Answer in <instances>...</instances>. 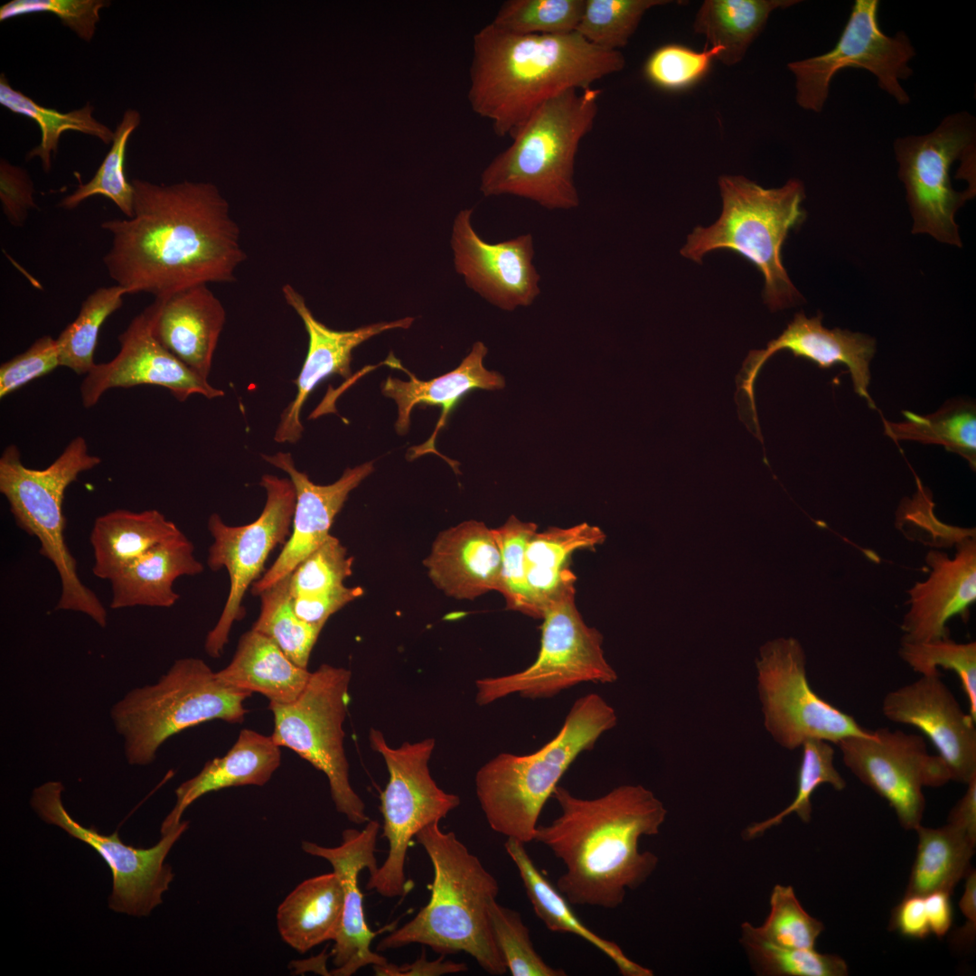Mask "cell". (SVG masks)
<instances>
[{
  "instance_id": "obj_1",
  "label": "cell",
  "mask_w": 976,
  "mask_h": 976,
  "mask_svg": "<svg viewBox=\"0 0 976 976\" xmlns=\"http://www.w3.org/2000/svg\"><path fill=\"white\" fill-rule=\"evenodd\" d=\"M133 216L103 221L111 237L103 263L127 295L155 298L210 283H230L246 259L227 202L206 183L131 181Z\"/></svg>"
},
{
  "instance_id": "obj_2",
  "label": "cell",
  "mask_w": 976,
  "mask_h": 976,
  "mask_svg": "<svg viewBox=\"0 0 976 976\" xmlns=\"http://www.w3.org/2000/svg\"><path fill=\"white\" fill-rule=\"evenodd\" d=\"M552 797L560 814L538 825L533 841L565 865L557 888L570 905L618 907L626 891L643 885L658 865L655 854L640 851L639 840L659 833L667 814L663 803L640 784H623L593 799L558 784Z\"/></svg>"
},
{
  "instance_id": "obj_3",
  "label": "cell",
  "mask_w": 976,
  "mask_h": 976,
  "mask_svg": "<svg viewBox=\"0 0 976 976\" xmlns=\"http://www.w3.org/2000/svg\"><path fill=\"white\" fill-rule=\"evenodd\" d=\"M624 64L621 52L598 48L576 31L521 35L491 23L474 35L467 99L497 136H511L549 99L590 88Z\"/></svg>"
},
{
  "instance_id": "obj_4",
  "label": "cell",
  "mask_w": 976,
  "mask_h": 976,
  "mask_svg": "<svg viewBox=\"0 0 976 976\" xmlns=\"http://www.w3.org/2000/svg\"><path fill=\"white\" fill-rule=\"evenodd\" d=\"M415 838L433 867L430 899L410 921L382 938L377 950L420 943L444 956L465 953L487 973L505 974L489 912L499 894L498 881L454 832L443 831L438 821Z\"/></svg>"
},
{
  "instance_id": "obj_5",
  "label": "cell",
  "mask_w": 976,
  "mask_h": 976,
  "mask_svg": "<svg viewBox=\"0 0 976 976\" xmlns=\"http://www.w3.org/2000/svg\"><path fill=\"white\" fill-rule=\"evenodd\" d=\"M615 709L596 693L577 699L558 733L524 755L502 753L475 774V792L493 831L524 844L534 840L540 814L560 778L583 752L615 727Z\"/></svg>"
},
{
  "instance_id": "obj_6",
  "label": "cell",
  "mask_w": 976,
  "mask_h": 976,
  "mask_svg": "<svg viewBox=\"0 0 976 976\" xmlns=\"http://www.w3.org/2000/svg\"><path fill=\"white\" fill-rule=\"evenodd\" d=\"M602 90L568 89L540 106L511 136L512 143L483 170L484 196L513 195L548 210L578 207L574 165L593 128Z\"/></svg>"
},
{
  "instance_id": "obj_7",
  "label": "cell",
  "mask_w": 976,
  "mask_h": 976,
  "mask_svg": "<svg viewBox=\"0 0 976 976\" xmlns=\"http://www.w3.org/2000/svg\"><path fill=\"white\" fill-rule=\"evenodd\" d=\"M718 187L719 218L709 227H696L680 254L700 264L715 250L737 253L762 273L763 298L771 311L798 304L802 296L783 265L781 250L789 231L805 219L803 183L793 178L782 187L766 189L742 175H723Z\"/></svg>"
},
{
  "instance_id": "obj_8",
  "label": "cell",
  "mask_w": 976,
  "mask_h": 976,
  "mask_svg": "<svg viewBox=\"0 0 976 976\" xmlns=\"http://www.w3.org/2000/svg\"><path fill=\"white\" fill-rule=\"evenodd\" d=\"M101 459L88 451L82 436L73 438L46 468L32 469L21 460L15 445L0 457V493L5 497L18 528L35 537L40 554L54 566L61 591L56 609L82 613L104 628L108 613L97 595L78 575L77 561L64 538V494L78 476L99 465Z\"/></svg>"
},
{
  "instance_id": "obj_9",
  "label": "cell",
  "mask_w": 976,
  "mask_h": 976,
  "mask_svg": "<svg viewBox=\"0 0 976 976\" xmlns=\"http://www.w3.org/2000/svg\"><path fill=\"white\" fill-rule=\"evenodd\" d=\"M252 692L230 687L202 659L176 660L153 684L135 688L116 702L110 718L132 765H147L173 736L207 721L241 723Z\"/></svg>"
},
{
  "instance_id": "obj_10",
  "label": "cell",
  "mask_w": 976,
  "mask_h": 976,
  "mask_svg": "<svg viewBox=\"0 0 976 976\" xmlns=\"http://www.w3.org/2000/svg\"><path fill=\"white\" fill-rule=\"evenodd\" d=\"M352 673L322 664L311 672L301 694L287 704L269 703L274 742L296 752L327 777L335 808L351 822L370 821L365 804L349 780L343 724L350 701Z\"/></svg>"
},
{
  "instance_id": "obj_11",
  "label": "cell",
  "mask_w": 976,
  "mask_h": 976,
  "mask_svg": "<svg viewBox=\"0 0 976 976\" xmlns=\"http://www.w3.org/2000/svg\"><path fill=\"white\" fill-rule=\"evenodd\" d=\"M369 739L371 748L383 756L389 775L380 793L381 837L387 840L389 850L383 864L370 875L366 887L385 897L404 896L413 887L405 873L412 839L456 808L460 798L438 787L429 773L434 738L405 742L393 748L380 731L371 728Z\"/></svg>"
},
{
  "instance_id": "obj_12",
  "label": "cell",
  "mask_w": 976,
  "mask_h": 976,
  "mask_svg": "<svg viewBox=\"0 0 976 976\" xmlns=\"http://www.w3.org/2000/svg\"><path fill=\"white\" fill-rule=\"evenodd\" d=\"M575 592L563 593L544 608L540 647L531 665L519 672L475 681L478 705L511 694L549 699L583 682L616 681L617 674L604 655L603 636L584 622L575 604Z\"/></svg>"
},
{
  "instance_id": "obj_13",
  "label": "cell",
  "mask_w": 976,
  "mask_h": 976,
  "mask_svg": "<svg viewBox=\"0 0 976 976\" xmlns=\"http://www.w3.org/2000/svg\"><path fill=\"white\" fill-rule=\"evenodd\" d=\"M898 177L913 218L912 232L962 247L954 216L975 191H955L950 171L956 160H975L976 121L967 111L947 115L931 132L896 138L893 144Z\"/></svg>"
},
{
  "instance_id": "obj_14",
  "label": "cell",
  "mask_w": 976,
  "mask_h": 976,
  "mask_svg": "<svg viewBox=\"0 0 976 976\" xmlns=\"http://www.w3.org/2000/svg\"><path fill=\"white\" fill-rule=\"evenodd\" d=\"M756 670L765 727L782 747L794 750L808 739L837 745L848 737L872 734L812 689L805 652L795 638L780 637L764 644Z\"/></svg>"
},
{
  "instance_id": "obj_15",
  "label": "cell",
  "mask_w": 976,
  "mask_h": 976,
  "mask_svg": "<svg viewBox=\"0 0 976 976\" xmlns=\"http://www.w3.org/2000/svg\"><path fill=\"white\" fill-rule=\"evenodd\" d=\"M259 485L267 498L260 515L242 526L227 525L212 513L207 522L212 537L207 564L212 571L225 568L230 577L229 595L223 610L204 642L206 653L219 658L229 641L231 627L244 617L242 601L249 586L263 571L270 552L285 544L291 534L296 491L289 478L264 474Z\"/></svg>"
},
{
  "instance_id": "obj_16",
  "label": "cell",
  "mask_w": 976,
  "mask_h": 976,
  "mask_svg": "<svg viewBox=\"0 0 976 976\" xmlns=\"http://www.w3.org/2000/svg\"><path fill=\"white\" fill-rule=\"evenodd\" d=\"M878 8L877 0H856L832 49L787 64L795 78L799 107L821 112L832 79L847 68L867 70L876 77L878 87L899 105L909 104V95L900 81L913 74L909 62L915 50L905 32L894 36L884 33L878 23Z\"/></svg>"
},
{
  "instance_id": "obj_17",
  "label": "cell",
  "mask_w": 976,
  "mask_h": 976,
  "mask_svg": "<svg viewBox=\"0 0 976 976\" xmlns=\"http://www.w3.org/2000/svg\"><path fill=\"white\" fill-rule=\"evenodd\" d=\"M845 766L894 809L901 826L921 825L925 799L923 788L951 781L948 768L927 751L923 737L880 727L868 737H848L837 743Z\"/></svg>"
},
{
  "instance_id": "obj_18",
  "label": "cell",
  "mask_w": 976,
  "mask_h": 976,
  "mask_svg": "<svg viewBox=\"0 0 976 976\" xmlns=\"http://www.w3.org/2000/svg\"><path fill=\"white\" fill-rule=\"evenodd\" d=\"M63 790L61 782L44 783L33 790L32 807L42 821L87 843L103 858L113 876L108 901L111 909L131 915H148L162 903V895L168 890L174 878L172 868L164 863V859L188 828V821H182L163 835L152 848H134L124 844L117 832L107 836L94 827L86 828L77 822L62 803Z\"/></svg>"
},
{
  "instance_id": "obj_19",
  "label": "cell",
  "mask_w": 976,
  "mask_h": 976,
  "mask_svg": "<svg viewBox=\"0 0 976 976\" xmlns=\"http://www.w3.org/2000/svg\"><path fill=\"white\" fill-rule=\"evenodd\" d=\"M117 339L118 353L108 362L96 363L85 375L80 389L83 407L92 408L110 389L138 385L164 387L181 402L194 394L207 399L224 395L158 343L152 333L149 306L131 320Z\"/></svg>"
},
{
  "instance_id": "obj_20",
  "label": "cell",
  "mask_w": 976,
  "mask_h": 976,
  "mask_svg": "<svg viewBox=\"0 0 976 976\" xmlns=\"http://www.w3.org/2000/svg\"><path fill=\"white\" fill-rule=\"evenodd\" d=\"M472 215L473 209H464L454 221L451 247L456 272L468 287L502 310L531 305L540 293L532 236L486 242L473 228Z\"/></svg>"
},
{
  "instance_id": "obj_21",
  "label": "cell",
  "mask_w": 976,
  "mask_h": 976,
  "mask_svg": "<svg viewBox=\"0 0 976 976\" xmlns=\"http://www.w3.org/2000/svg\"><path fill=\"white\" fill-rule=\"evenodd\" d=\"M881 710L891 722L912 726L934 745L951 780L967 784L976 777V720L963 711L941 673L887 692Z\"/></svg>"
},
{
  "instance_id": "obj_22",
  "label": "cell",
  "mask_w": 976,
  "mask_h": 976,
  "mask_svg": "<svg viewBox=\"0 0 976 976\" xmlns=\"http://www.w3.org/2000/svg\"><path fill=\"white\" fill-rule=\"evenodd\" d=\"M379 831L380 823L370 820L361 831L344 830L343 841L337 847H324L312 841L301 844L305 852L331 864L343 889V919L331 953L334 969L330 975L351 976L365 966L388 962L385 957L372 952L371 944L380 934L397 928V921L371 931L365 919L362 893L358 883L362 869L368 868L371 875L379 868L375 856Z\"/></svg>"
},
{
  "instance_id": "obj_23",
  "label": "cell",
  "mask_w": 976,
  "mask_h": 976,
  "mask_svg": "<svg viewBox=\"0 0 976 976\" xmlns=\"http://www.w3.org/2000/svg\"><path fill=\"white\" fill-rule=\"evenodd\" d=\"M261 457L287 474L296 491V507L290 537L272 566L252 584L250 592L254 596H259L291 574L326 540L334 518L349 493L374 470L373 462H366L346 468L334 483L321 485L313 483L305 473L296 467L290 453L277 452L261 455Z\"/></svg>"
},
{
  "instance_id": "obj_24",
  "label": "cell",
  "mask_w": 976,
  "mask_h": 976,
  "mask_svg": "<svg viewBox=\"0 0 976 976\" xmlns=\"http://www.w3.org/2000/svg\"><path fill=\"white\" fill-rule=\"evenodd\" d=\"M821 314L807 317L802 312L795 314L793 321L765 349L751 351L738 374V392H744L756 430H759L755 404L754 386L765 362L775 352L789 350L795 357H803L821 369L837 363L845 364L850 373L854 389L864 398L869 408L875 403L868 391L870 381L869 362L875 353L876 343L860 333L840 328L828 329L822 325Z\"/></svg>"
},
{
  "instance_id": "obj_25",
  "label": "cell",
  "mask_w": 976,
  "mask_h": 976,
  "mask_svg": "<svg viewBox=\"0 0 976 976\" xmlns=\"http://www.w3.org/2000/svg\"><path fill=\"white\" fill-rule=\"evenodd\" d=\"M286 303L302 320L308 335V348L297 378L294 380L296 394L280 415L275 432L277 443L295 444L304 430L301 411L311 392L325 379L340 375L351 376L352 352L370 338L392 329H408L414 318L405 317L392 322H381L353 330L338 331L318 321L306 305L304 296L291 285L282 286Z\"/></svg>"
},
{
  "instance_id": "obj_26",
  "label": "cell",
  "mask_w": 976,
  "mask_h": 976,
  "mask_svg": "<svg viewBox=\"0 0 976 976\" xmlns=\"http://www.w3.org/2000/svg\"><path fill=\"white\" fill-rule=\"evenodd\" d=\"M928 577L908 589L901 642H930L950 637L947 623L954 616L967 621L976 601V537L956 543L953 557L931 549L925 557Z\"/></svg>"
},
{
  "instance_id": "obj_27",
  "label": "cell",
  "mask_w": 976,
  "mask_h": 976,
  "mask_svg": "<svg viewBox=\"0 0 976 976\" xmlns=\"http://www.w3.org/2000/svg\"><path fill=\"white\" fill-rule=\"evenodd\" d=\"M148 306L158 343L208 380L226 320L221 300L207 284H201L155 298Z\"/></svg>"
},
{
  "instance_id": "obj_28",
  "label": "cell",
  "mask_w": 976,
  "mask_h": 976,
  "mask_svg": "<svg viewBox=\"0 0 976 976\" xmlns=\"http://www.w3.org/2000/svg\"><path fill=\"white\" fill-rule=\"evenodd\" d=\"M487 347L476 342L468 355L455 370L429 380H421L404 368L391 353L383 361L391 368L408 374L409 380L388 377L381 386L384 396L395 400L398 419L395 424L399 435L406 434L410 426V414L417 405L438 406L442 409L439 420L430 438L424 444L409 448L408 458L413 460L427 453H439L435 448L437 432L446 425L449 413L458 401L474 389L496 390L505 386L504 378L496 371L486 370L483 359Z\"/></svg>"
},
{
  "instance_id": "obj_29",
  "label": "cell",
  "mask_w": 976,
  "mask_h": 976,
  "mask_svg": "<svg viewBox=\"0 0 976 976\" xmlns=\"http://www.w3.org/2000/svg\"><path fill=\"white\" fill-rule=\"evenodd\" d=\"M424 565L433 584L458 600H474L499 587L501 553L493 530L483 521H465L440 532Z\"/></svg>"
},
{
  "instance_id": "obj_30",
  "label": "cell",
  "mask_w": 976,
  "mask_h": 976,
  "mask_svg": "<svg viewBox=\"0 0 976 976\" xmlns=\"http://www.w3.org/2000/svg\"><path fill=\"white\" fill-rule=\"evenodd\" d=\"M280 764V746L271 736L242 729L223 756L207 761L199 774L177 787L175 804L161 826L162 836L180 825L185 810L202 795L233 786L264 785Z\"/></svg>"
},
{
  "instance_id": "obj_31",
  "label": "cell",
  "mask_w": 976,
  "mask_h": 976,
  "mask_svg": "<svg viewBox=\"0 0 976 976\" xmlns=\"http://www.w3.org/2000/svg\"><path fill=\"white\" fill-rule=\"evenodd\" d=\"M192 542L181 531L158 543L109 580L112 609L171 607L179 595L174 581L203 571Z\"/></svg>"
},
{
  "instance_id": "obj_32",
  "label": "cell",
  "mask_w": 976,
  "mask_h": 976,
  "mask_svg": "<svg viewBox=\"0 0 976 976\" xmlns=\"http://www.w3.org/2000/svg\"><path fill=\"white\" fill-rule=\"evenodd\" d=\"M605 540L597 526L582 522L569 528L549 527L536 531L525 553V573L533 618L563 593L575 589L577 577L570 568L574 552L595 549Z\"/></svg>"
},
{
  "instance_id": "obj_33",
  "label": "cell",
  "mask_w": 976,
  "mask_h": 976,
  "mask_svg": "<svg viewBox=\"0 0 976 976\" xmlns=\"http://www.w3.org/2000/svg\"><path fill=\"white\" fill-rule=\"evenodd\" d=\"M215 673L230 687L258 692L269 703L278 704L294 701L311 676L307 669L292 662L273 640L253 629L241 635L230 662Z\"/></svg>"
},
{
  "instance_id": "obj_34",
  "label": "cell",
  "mask_w": 976,
  "mask_h": 976,
  "mask_svg": "<svg viewBox=\"0 0 976 976\" xmlns=\"http://www.w3.org/2000/svg\"><path fill=\"white\" fill-rule=\"evenodd\" d=\"M181 532L157 510L117 509L99 516L89 534L93 574L110 580L154 546Z\"/></svg>"
},
{
  "instance_id": "obj_35",
  "label": "cell",
  "mask_w": 976,
  "mask_h": 976,
  "mask_svg": "<svg viewBox=\"0 0 976 976\" xmlns=\"http://www.w3.org/2000/svg\"><path fill=\"white\" fill-rule=\"evenodd\" d=\"M343 913V889L335 872L300 883L280 904L277 924L282 939L305 953L339 934Z\"/></svg>"
},
{
  "instance_id": "obj_36",
  "label": "cell",
  "mask_w": 976,
  "mask_h": 976,
  "mask_svg": "<svg viewBox=\"0 0 976 976\" xmlns=\"http://www.w3.org/2000/svg\"><path fill=\"white\" fill-rule=\"evenodd\" d=\"M504 848L518 869L534 913L549 931L581 937L610 958L624 976L652 975L650 969L628 958L615 942L598 935L578 919L565 896L535 866L524 843L507 838Z\"/></svg>"
},
{
  "instance_id": "obj_37",
  "label": "cell",
  "mask_w": 976,
  "mask_h": 976,
  "mask_svg": "<svg viewBox=\"0 0 976 976\" xmlns=\"http://www.w3.org/2000/svg\"><path fill=\"white\" fill-rule=\"evenodd\" d=\"M797 0H706L696 14L693 29L705 36L709 47H718V60L731 66L742 61L747 49L776 9Z\"/></svg>"
},
{
  "instance_id": "obj_38",
  "label": "cell",
  "mask_w": 976,
  "mask_h": 976,
  "mask_svg": "<svg viewBox=\"0 0 976 976\" xmlns=\"http://www.w3.org/2000/svg\"><path fill=\"white\" fill-rule=\"evenodd\" d=\"M918 845L905 896L952 894L971 871L976 841L947 823L940 828L918 826Z\"/></svg>"
},
{
  "instance_id": "obj_39",
  "label": "cell",
  "mask_w": 976,
  "mask_h": 976,
  "mask_svg": "<svg viewBox=\"0 0 976 976\" xmlns=\"http://www.w3.org/2000/svg\"><path fill=\"white\" fill-rule=\"evenodd\" d=\"M906 421L896 423L882 417L885 434L896 443L915 440L925 444H938L950 452L967 460L971 468H976V410L966 401H951L938 411L920 416L903 411Z\"/></svg>"
},
{
  "instance_id": "obj_40",
  "label": "cell",
  "mask_w": 976,
  "mask_h": 976,
  "mask_svg": "<svg viewBox=\"0 0 976 976\" xmlns=\"http://www.w3.org/2000/svg\"><path fill=\"white\" fill-rule=\"evenodd\" d=\"M0 104L13 113L25 116L37 123L41 131L40 144L28 152L26 159L40 158L46 173L51 170L52 154H56L64 131L74 130L93 136L107 145L114 137V132L93 117L94 108L90 104L66 113L42 107L14 89L5 74L0 77Z\"/></svg>"
},
{
  "instance_id": "obj_41",
  "label": "cell",
  "mask_w": 976,
  "mask_h": 976,
  "mask_svg": "<svg viewBox=\"0 0 976 976\" xmlns=\"http://www.w3.org/2000/svg\"><path fill=\"white\" fill-rule=\"evenodd\" d=\"M290 574L264 590L260 612L251 629L273 640L296 665L307 669L310 654L324 627L308 624L294 612Z\"/></svg>"
},
{
  "instance_id": "obj_42",
  "label": "cell",
  "mask_w": 976,
  "mask_h": 976,
  "mask_svg": "<svg viewBox=\"0 0 976 976\" xmlns=\"http://www.w3.org/2000/svg\"><path fill=\"white\" fill-rule=\"evenodd\" d=\"M126 290L115 284L100 286L82 302L73 322L56 338L61 366L78 375L88 374L96 364L94 352L100 328L123 305Z\"/></svg>"
},
{
  "instance_id": "obj_43",
  "label": "cell",
  "mask_w": 976,
  "mask_h": 976,
  "mask_svg": "<svg viewBox=\"0 0 976 976\" xmlns=\"http://www.w3.org/2000/svg\"><path fill=\"white\" fill-rule=\"evenodd\" d=\"M141 122L140 113L127 109L114 131L112 146L103 159L94 176L86 183L80 184L70 194L62 198L59 206L73 210L88 198L102 195L112 201L127 216H133L134 189L124 171L127 145L131 134Z\"/></svg>"
},
{
  "instance_id": "obj_44",
  "label": "cell",
  "mask_w": 976,
  "mask_h": 976,
  "mask_svg": "<svg viewBox=\"0 0 976 976\" xmlns=\"http://www.w3.org/2000/svg\"><path fill=\"white\" fill-rule=\"evenodd\" d=\"M740 943L760 975L769 976H845V961L836 955L821 953L815 949L787 948L770 943L756 936L751 924L741 926Z\"/></svg>"
},
{
  "instance_id": "obj_45",
  "label": "cell",
  "mask_w": 976,
  "mask_h": 976,
  "mask_svg": "<svg viewBox=\"0 0 976 976\" xmlns=\"http://www.w3.org/2000/svg\"><path fill=\"white\" fill-rule=\"evenodd\" d=\"M801 747L797 792L793 801L774 816L748 826L744 833L746 839L762 835L792 813H795L803 822H809L812 811L811 798L820 785L830 784L837 791L845 788L846 781L834 765L835 752L831 743L821 739H808Z\"/></svg>"
},
{
  "instance_id": "obj_46",
  "label": "cell",
  "mask_w": 976,
  "mask_h": 976,
  "mask_svg": "<svg viewBox=\"0 0 976 976\" xmlns=\"http://www.w3.org/2000/svg\"><path fill=\"white\" fill-rule=\"evenodd\" d=\"M666 0H585L576 29L591 44L607 51L627 45L644 14Z\"/></svg>"
},
{
  "instance_id": "obj_47",
  "label": "cell",
  "mask_w": 976,
  "mask_h": 976,
  "mask_svg": "<svg viewBox=\"0 0 976 976\" xmlns=\"http://www.w3.org/2000/svg\"><path fill=\"white\" fill-rule=\"evenodd\" d=\"M900 658L921 675L941 673L942 667L959 678L969 714L976 720V643H956L950 637L930 642H901Z\"/></svg>"
},
{
  "instance_id": "obj_48",
  "label": "cell",
  "mask_w": 976,
  "mask_h": 976,
  "mask_svg": "<svg viewBox=\"0 0 976 976\" xmlns=\"http://www.w3.org/2000/svg\"><path fill=\"white\" fill-rule=\"evenodd\" d=\"M585 0H509L492 23L515 34L555 35L575 32Z\"/></svg>"
},
{
  "instance_id": "obj_49",
  "label": "cell",
  "mask_w": 976,
  "mask_h": 976,
  "mask_svg": "<svg viewBox=\"0 0 976 976\" xmlns=\"http://www.w3.org/2000/svg\"><path fill=\"white\" fill-rule=\"evenodd\" d=\"M751 929L756 936L775 945L815 949L824 926L803 909L792 886L775 885L767 918L761 926L751 924Z\"/></svg>"
},
{
  "instance_id": "obj_50",
  "label": "cell",
  "mask_w": 976,
  "mask_h": 976,
  "mask_svg": "<svg viewBox=\"0 0 976 976\" xmlns=\"http://www.w3.org/2000/svg\"><path fill=\"white\" fill-rule=\"evenodd\" d=\"M492 530L502 561L497 591L503 596L508 609L533 617L526 581L525 553L538 525L511 515L503 525Z\"/></svg>"
},
{
  "instance_id": "obj_51",
  "label": "cell",
  "mask_w": 976,
  "mask_h": 976,
  "mask_svg": "<svg viewBox=\"0 0 976 976\" xmlns=\"http://www.w3.org/2000/svg\"><path fill=\"white\" fill-rule=\"evenodd\" d=\"M490 921L496 944L507 971L512 976H565L566 971L549 965L537 953L530 929L516 910L493 901Z\"/></svg>"
},
{
  "instance_id": "obj_52",
  "label": "cell",
  "mask_w": 976,
  "mask_h": 976,
  "mask_svg": "<svg viewBox=\"0 0 976 976\" xmlns=\"http://www.w3.org/2000/svg\"><path fill=\"white\" fill-rule=\"evenodd\" d=\"M721 49L706 47L697 52L680 44H665L655 49L646 59L643 75L655 87L665 90L686 89L709 71Z\"/></svg>"
},
{
  "instance_id": "obj_53",
  "label": "cell",
  "mask_w": 976,
  "mask_h": 976,
  "mask_svg": "<svg viewBox=\"0 0 976 976\" xmlns=\"http://www.w3.org/2000/svg\"><path fill=\"white\" fill-rule=\"evenodd\" d=\"M353 558L346 548L330 535L290 574L292 598L311 596L341 587L352 574Z\"/></svg>"
},
{
  "instance_id": "obj_54",
  "label": "cell",
  "mask_w": 976,
  "mask_h": 976,
  "mask_svg": "<svg viewBox=\"0 0 976 976\" xmlns=\"http://www.w3.org/2000/svg\"><path fill=\"white\" fill-rule=\"evenodd\" d=\"M109 5L110 2L104 0H12L0 7V21L28 14L50 13L81 40L90 42L99 21L100 10Z\"/></svg>"
},
{
  "instance_id": "obj_55",
  "label": "cell",
  "mask_w": 976,
  "mask_h": 976,
  "mask_svg": "<svg viewBox=\"0 0 976 976\" xmlns=\"http://www.w3.org/2000/svg\"><path fill=\"white\" fill-rule=\"evenodd\" d=\"M61 366L56 339L38 338L23 352L0 366V399Z\"/></svg>"
},
{
  "instance_id": "obj_56",
  "label": "cell",
  "mask_w": 976,
  "mask_h": 976,
  "mask_svg": "<svg viewBox=\"0 0 976 976\" xmlns=\"http://www.w3.org/2000/svg\"><path fill=\"white\" fill-rule=\"evenodd\" d=\"M33 180L23 168L0 161V201L4 215L14 227H23L31 210L37 209Z\"/></svg>"
},
{
  "instance_id": "obj_57",
  "label": "cell",
  "mask_w": 976,
  "mask_h": 976,
  "mask_svg": "<svg viewBox=\"0 0 976 976\" xmlns=\"http://www.w3.org/2000/svg\"><path fill=\"white\" fill-rule=\"evenodd\" d=\"M362 595L361 587L343 585L329 591L292 598V606L303 621L324 627L332 615Z\"/></svg>"
},
{
  "instance_id": "obj_58",
  "label": "cell",
  "mask_w": 976,
  "mask_h": 976,
  "mask_svg": "<svg viewBox=\"0 0 976 976\" xmlns=\"http://www.w3.org/2000/svg\"><path fill=\"white\" fill-rule=\"evenodd\" d=\"M889 929L897 931L903 936L908 938L924 939L927 937L931 932L925 910L924 896L917 895L905 896L892 911Z\"/></svg>"
},
{
  "instance_id": "obj_59",
  "label": "cell",
  "mask_w": 976,
  "mask_h": 976,
  "mask_svg": "<svg viewBox=\"0 0 976 976\" xmlns=\"http://www.w3.org/2000/svg\"><path fill=\"white\" fill-rule=\"evenodd\" d=\"M444 955L435 961H428L425 953L412 963L397 965L386 962L383 965L373 966V971L379 976H439L447 973L464 972L468 970L466 963L444 961Z\"/></svg>"
},
{
  "instance_id": "obj_60",
  "label": "cell",
  "mask_w": 976,
  "mask_h": 976,
  "mask_svg": "<svg viewBox=\"0 0 976 976\" xmlns=\"http://www.w3.org/2000/svg\"><path fill=\"white\" fill-rule=\"evenodd\" d=\"M966 785L965 793L949 813L948 823L960 829L976 841V777Z\"/></svg>"
},
{
  "instance_id": "obj_61",
  "label": "cell",
  "mask_w": 976,
  "mask_h": 976,
  "mask_svg": "<svg viewBox=\"0 0 976 976\" xmlns=\"http://www.w3.org/2000/svg\"><path fill=\"white\" fill-rule=\"evenodd\" d=\"M950 895L947 892L937 891L924 896L930 932L937 937L943 936L953 924Z\"/></svg>"
},
{
  "instance_id": "obj_62",
  "label": "cell",
  "mask_w": 976,
  "mask_h": 976,
  "mask_svg": "<svg viewBox=\"0 0 976 976\" xmlns=\"http://www.w3.org/2000/svg\"><path fill=\"white\" fill-rule=\"evenodd\" d=\"M966 882L963 894L959 902L960 909L967 923L956 936L963 942L972 941L976 931V872L971 869L965 877Z\"/></svg>"
}]
</instances>
